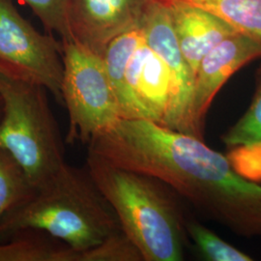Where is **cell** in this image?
<instances>
[{"mask_svg": "<svg viewBox=\"0 0 261 261\" xmlns=\"http://www.w3.org/2000/svg\"><path fill=\"white\" fill-rule=\"evenodd\" d=\"M75 261H143L138 247L123 231L84 251H75Z\"/></svg>", "mask_w": 261, "mask_h": 261, "instance_id": "16", "label": "cell"}, {"mask_svg": "<svg viewBox=\"0 0 261 261\" xmlns=\"http://www.w3.org/2000/svg\"><path fill=\"white\" fill-rule=\"evenodd\" d=\"M227 149L250 144L261 145V65L255 75L252 102L242 116L223 136Z\"/></svg>", "mask_w": 261, "mask_h": 261, "instance_id": "14", "label": "cell"}, {"mask_svg": "<svg viewBox=\"0 0 261 261\" xmlns=\"http://www.w3.org/2000/svg\"><path fill=\"white\" fill-rule=\"evenodd\" d=\"M186 231L207 260H252L251 255L225 242L220 236L196 221L186 222Z\"/></svg>", "mask_w": 261, "mask_h": 261, "instance_id": "15", "label": "cell"}, {"mask_svg": "<svg viewBox=\"0 0 261 261\" xmlns=\"http://www.w3.org/2000/svg\"><path fill=\"white\" fill-rule=\"evenodd\" d=\"M119 168L157 178L238 236H261V185L203 140L146 119L116 122L88 144Z\"/></svg>", "mask_w": 261, "mask_h": 261, "instance_id": "1", "label": "cell"}, {"mask_svg": "<svg viewBox=\"0 0 261 261\" xmlns=\"http://www.w3.org/2000/svg\"><path fill=\"white\" fill-rule=\"evenodd\" d=\"M212 13L261 44V0H181Z\"/></svg>", "mask_w": 261, "mask_h": 261, "instance_id": "11", "label": "cell"}, {"mask_svg": "<svg viewBox=\"0 0 261 261\" xmlns=\"http://www.w3.org/2000/svg\"><path fill=\"white\" fill-rule=\"evenodd\" d=\"M167 4L180 49L194 75L204 56L236 31L212 13L181 0Z\"/></svg>", "mask_w": 261, "mask_h": 261, "instance_id": "10", "label": "cell"}, {"mask_svg": "<svg viewBox=\"0 0 261 261\" xmlns=\"http://www.w3.org/2000/svg\"><path fill=\"white\" fill-rule=\"evenodd\" d=\"M0 242V261H74L75 250L34 237H13Z\"/></svg>", "mask_w": 261, "mask_h": 261, "instance_id": "12", "label": "cell"}, {"mask_svg": "<svg viewBox=\"0 0 261 261\" xmlns=\"http://www.w3.org/2000/svg\"><path fill=\"white\" fill-rule=\"evenodd\" d=\"M2 112H3V105H2V99H1V96H0V120H1V117H2Z\"/></svg>", "mask_w": 261, "mask_h": 261, "instance_id": "19", "label": "cell"}, {"mask_svg": "<svg viewBox=\"0 0 261 261\" xmlns=\"http://www.w3.org/2000/svg\"><path fill=\"white\" fill-rule=\"evenodd\" d=\"M86 169L143 261H181L186 221L175 192L148 174L119 168L88 152Z\"/></svg>", "mask_w": 261, "mask_h": 261, "instance_id": "3", "label": "cell"}, {"mask_svg": "<svg viewBox=\"0 0 261 261\" xmlns=\"http://www.w3.org/2000/svg\"><path fill=\"white\" fill-rule=\"evenodd\" d=\"M261 44L241 33L225 38L201 60L195 75L192 118L203 140L205 115L215 96L239 69L260 57Z\"/></svg>", "mask_w": 261, "mask_h": 261, "instance_id": "8", "label": "cell"}, {"mask_svg": "<svg viewBox=\"0 0 261 261\" xmlns=\"http://www.w3.org/2000/svg\"><path fill=\"white\" fill-rule=\"evenodd\" d=\"M140 25L146 44L164 60L170 74V101L163 125L200 139L192 118L195 75L180 49L164 0L147 1Z\"/></svg>", "mask_w": 261, "mask_h": 261, "instance_id": "7", "label": "cell"}, {"mask_svg": "<svg viewBox=\"0 0 261 261\" xmlns=\"http://www.w3.org/2000/svg\"><path fill=\"white\" fill-rule=\"evenodd\" d=\"M33 189L16 160L0 148V219L28 197Z\"/></svg>", "mask_w": 261, "mask_h": 261, "instance_id": "13", "label": "cell"}, {"mask_svg": "<svg viewBox=\"0 0 261 261\" xmlns=\"http://www.w3.org/2000/svg\"><path fill=\"white\" fill-rule=\"evenodd\" d=\"M235 171L243 177L252 181H261V145H241L228 149L226 155Z\"/></svg>", "mask_w": 261, "mask_h": 261, "instance_id": "18", "label": "cell"}, {"mask_svg": "<svg viewBox=\"0 0 261 261\" xmlns=\"http://www.w3.org/2000/svg\"><path fill=\"white\" fill-rule=\"evenodd\" d=\"M44 90L0 70V148L16 160L34 188L66 164L63 140Z\"/></svg>", "mask_w": 261, "mask_h": 261, "instance_id": "4", "label": "cell"}, {"mask_svg": "<svg viewBox=\"0 0 261 261\" xmlns=\"http://www.w3.org/2000/svg\"><path fill=\"white\" fill-rule=\"evenodd\" d=\"M35 13L49 33H56L61 42L73 40L70 18L71 0H20Z\"/></svg>", "mask_w": 261, "mask_h": 261, "instance_id": "17", "label": "cell"}, {"mask_svg": "<svg viewBox=\"0 0 261 261\" xmlns=\"http://www.w3.org/2000/svg\"><path fill=\"white\" fill-rule=\"evenodd\" d=\"M62 103L69 116L66 142L89 144L121 119L103 56L77 40L61 42Z\"/></svg>", "mask_w": 261, "mask_h": 261, "instance_id": "5", "label": "cell"}, {"mask_svg": "<svg viewBox=\"0 0 261 261\" xmlns=\"http://www.w3.org/2000/svg\"><path fill=\"white\" fill-rule=\"evenodd\" d=\"M0 66L3 72L42 86L62 103V44L38 32L11 0H0Z\"/></svg>", "mask_w": 261, "mask_h": 261, "instance_id": "6", "label": "cell"}, {"mask_svg": "<svg viewBox=\"0 0 261 261\" xmlns=\"http://www.w3.org/2000/svg\"><path fill=\"white\" fill-rule=\"evenodd\" d=\"M148 0H71L74 38L103 56L109 44L140 23Z\"/></svg>", "mask_w": 261, "mask_h": 261, "instance_id": "9", "label": "cell"}, {"mask_svg": "<svg viewBox=\"0 0 261 261\" xmlns=\"http://www.w3.org/2000/svg\"><path fill=\"white\" fill-rule=\"evenodd\" d=\"M30 230L84 251L122 228L87 169L66 163L0 219V242Z\"/></svg>", "mask_w": 261, "mask_h": 261, "instance_id": "2", "label": "cell"}, {"mask_svg": "<svg viewBox=\"0 0 261 261\" xmlns=\"http://www.w3.org/2000/svg\"><path fill=\"white\" fill-rule=\"evenodd\" d=\"M0 69H1V66H0Z\"/></svg>", "mask_w": 261, "mask_h": 261, "instance_id": "20", "label": "cell"}]
</instances>
